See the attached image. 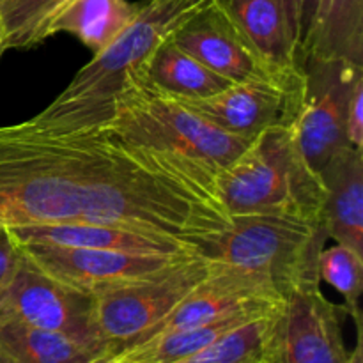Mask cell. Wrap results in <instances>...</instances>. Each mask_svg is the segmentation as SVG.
Segmentation results:
<instances>
[{
  "label": "cell",
  "instance_id": "cell-20",
  "mask_svg": "<svg viewBox=\"0 0 363 363\" xmlns=\"http://www.w3.org/2000/svg\"><path fill=\"white\" fill-rule=\"evenodd\" d=\"M284 303L248 319L184 363H273Z\"/></svg>",
  "mask_w": 363,
  "mask_h": 363
},
{
  "label": "cell",
  "instance_id": "cell-2",
  "mask_svg": "<svg viewBox=\"0 0 363 363\" xmlns=\"http://www.w3.org/2000/svg\"><path fill=\"white\" fill-rule=\"evenodd\" d=\"M105 128L126 144L172 162L213 194L218 174L248 145L156 89L142 67L130 73Z\"/></svg>",
  "mask_w": 363,
  "mask_h": 363
},
{
  "label": "cell",
  "instance_id": "cell-14",
  "mask_svg": "<svg viewBox=\"0 0 363 363\" xmlns=\"http://www.w3.org/2000/svg\"><path fill=\"white\" fill-rule=\"evenodd\" d=\"M20 247L41 245V247L71 248H103V250L145 252V254H186L195 252L183 240L155 230L119 225V223L71 222L55 225H32L9 229Z\"/></svg>",
  "mask_w": 363,
  "mask_h": 363
},
{
  "label": "cell",
  "instance_id": "cell-5",
  "mask_svg": "<svg viewBox=\"0 0 363 363\" xmlns=\"http://www.w3.org/2000/svg\"><path fill=\"white\" fill-rule=\"evenodd\" d=\"M325 225L286 215H236L220 233L199 243V255L218 264L254 272L286 300L301 287L321 286L319 254Z\"/></svg>",
  "mask_w": 363,
  "mask_h": 363
},
{
  "label": "cell",
  "instance_id": "cell-16",
  "mask_svg": "<svg viewBox=\"0 0 363 363\" xmlns=\"http://www.w3.org/2000/svg\"><path fill=\"white\" fill-rule=\"evenodd\" d=\"M140 4L130 0H67L50 20L46 35H74L92 53L112 45L137 18Z\"/></svg>",
  "mask_w": 363,
  "mask_h": 363
},
{
  "label": "cell",
  "instance_id": "cell-8",
  "mask_svg": "<svg viewBox=\"0 0 363 363\" xmlns=\"http://www.w3.org/2000/svg\"><path fill=\"white\" fill-rule=\"evenodd\" d=\"M0 319L62 333L103 357L108 353L96 326L94 296L50 277L25 254L11 282L0 293Z\"/></svg>",
  "mask_w": 363,
  "mask_h": 363
},
{
  "label": "cell",
  "instance_id": "cell-29",
  "mask_svg": "<svg viewBox=\"0 0 363 363\" xmlns=\"http://www.w3.org/2000/svg\"><path fill=\"white\" fill-rule=\"evenodd\" d=\"M6 53V50H4V43H2V28H0V60H2V55Z\"/></svg>",
  "mask_w": 363,
  "mask_h": 363
},
{
  "label": "cell",
  "instance_id": "cell-13",
  "mask_svg": "<svg viewBox=\"0 0 363 363\" xmlns=\"http://www.w3.org/2000/svg\"><path fill=\"white\" fill-rule=\"evenodd\" d=\"M272 73L301 77V38L293 0H218Z\"/></svg>",
  "mask_w": 363,
  "mask_h": 363
},
{
  "label": "cell",
  "instance_id": "cell-3",
  "mask_svg": "<svg viewBox=\"0 0 363 363\" xmlns=\"http://www.w3.org/2000/svg\"><path fill=\"white\" fill-rule=\"evenodd\" d=\"M190 9L174 0H145L126 30L74 74L66 89L32 117L55 133H80L105 128L113 103L130 73L145 64L156 46L169 38Z\"/></svg>",
  "mask_w": 363,
  "mask_h": 363
},
{
  "label": "cell",
  "instance_id": "cell-23",
  "mask_svg": "<svg viewBox=\"0 0 363 363\" xmlns=\"http://www.w3.org/2000/svg\"><path fill=\"white\" fill-rule=\"evenodd\" d=\"M23 259L21 247L16 243L9 229L0 227V293L7 287Z\"/></svg>",
  "mask_w": 363,
  "mask_h": 363
},
{
  "label": "cell",
  "instance_id": "cell-30",
  "mask_svg": "<svg viewBox=\"0 0 363 363\" xmlns=\"http://www.w3.org/2000/svg\"><path fill=\"white\" fill-rule=\"evenodd\" d=\"M174 2H177V4H179V6H181V0H174Z\"/></svg>",
  "mask_w": 363,
  "mask_h": 363
},
{
  "label": "cell",
  "instance_id": "cell-12",
  "mask_svg": "<svg viewBox=\"0 0 363 363\" xmlns=\"http://www.w3.org/2000/svg\"><path fill=\"white\" fill-rule=\"evenodd\" d=\"M347 311L325 296L321 286L301 287L284 300L273 363H347Z\"/></svg>",
  "mask_w": 363,
  "mask_h": 363
},
{
  "label": "cell",
  "instance_id": "cell-25",
  "mask_svg": "<svg viewBox=\"0 0 363 363\" xmlns=\"http://www.w3.org/2000/svg\"><path fill=\"white\" fill-rule=\"evenodd\" d=\"M294 9H296L298 25H300V38H301V50H303V43L307 39L308 30H311L312 20H314L315 7H318V0H293Z\"/></svg>",
  "mask_w": 363,
  "mask_h": 363
},
{
  "label": "cell",
  "instance_id": "cell-15",
  "mask_svg": "<svg viewBox=\"0 0 363 363\" xmlns=\"http://www.w3.org/2000/svg\"><path fill=\"white\" fill-rule=\"evenodd\" d=\"M328 238L363 255V151L344 145L319 172Z\"/></svg>",
  "mask_w": 363,
  "mask_h": 363
},
{
  "label": "cell",
  "instance_id": "cell-21",
  "mask_svg": "<svg viewBox=\"0 0 363 363\" xmlns=\"http://www.w3.org/2000/svg\"><path fill=\"white\" fill-rule=\"evenodd\" d=\"M67 0H0L4 50H28L48 39L53 14Z\"/></svg>",
  "mask_w": 363,
  "mask_h": 363
},
{
  "label": "cell",
  "instance_id": "cell-10",
  "mask_svg": "<svg viewBox=\"0 0 363 363\" xmlns=\"http://www.w3.org/2000/svg\"><path fill=\"white\" fill-rule=\"evenodd\" d=\"M169 39L230 84L250 80L294 84L301 78L286 80L272 73L218 0L191 7Z\"/></svg>",
  "mask_w": 363,
  "mask_h": 363
},
{
  "label": "cell",
  "instance_id": "cell-22",
  "mask_svg": "<svg viewBox=\"0 0 363 363\" xmlns=\"http://www.w3.org/2000/svg\"><path fill=\"white\" fill-rule=\"evenodd\" d=\"M319 280L332 286L344 298L347 315L362 325L360 296L363 291V255L346 245L335 243L319 254Z\"/></svg>",
  "mask_w": 363,
  "mask_h": 363
},
{
  "label": "cell",
  "instance_id": "cell-27",
  "mask_svg": "<svg viewBox=\"0 0 363 363\" xmlns=\"http://www.w3.org/2000/svg\"><path fill=\"white\" fill-rule=\"evenodd\" d=\"M202 2H208V0H181V7H184V9H191V7L199 6V4Z\"/></svg>",
  "mask_w": 363,
  "mask_h": 363
},
{
  "label": "cell",
  "instance_id": "cell-31",
  "mask_svg": "<svg viewBox=\"0 0 363 363\" xmlns=\"http://www.w3.org/2000/svg\"><path fill=\"white\" fill-rule=\"evenodd\" d=\"M94 363H101V360H99V358H98V360H96Z\"/></svg>",
  "mask_w": 363,
  "mask_h": 363
},
{
  "label": "cell",
  "instance_id": "cell-6",
  "mask_svg": "<svg viewBox=\"0 0 363 363\" xmlns=\"http://www.w3.org/2000/svg\"><path fill=\"white\" fill-rule=\"evenodd\" d=\"M209 269L211 261L194 254L162 272L94 296L96 326L108 353L151 332L208 277Z\"/></svg>",
  "mask_w": 363,
  "mask_h": 363
},
{
  "label": "cell",
  "instance_id": "cell-19",
  "mask_svg": "<svg viewBox=\"0 0 363 363\" xmlns=\"http://www.w3.org/2000/svg\"><path fill=\"white\" fill-rule=\"evenodd\" d=\"M0 347L14 363H94L103 354L71 337L0 319Z\"/></svg>",
  "mask_w": 363,
  "mask_h": 363
},
{
  "label": "cell",
  "instance_id": "cell-28",
  "mask_svg": "<svg viewBox=\"0 0 363 363\" xmlns=\"http://www.w3.org/2000/svg\"><path fill=\"white\" fill-rule=\"evenodd\" d=\"M0 363H14L13 358H11L9 354L2 350V347H0Z\"/></svg>",
  "mask_w": 363,
  "mask_h": 363
},
{
  "label": "cell",
  "instance_id": "cell-26",
  "mask_svg": "<svg viewBox=\"0 0 363 363\" xmlns=\"http://www.w3.org/2000/svg\"><path fill=\"white\" fill-rule=\"evenodd\" d=\"M358 339L357 346H354L353 351H350V360L347 363H363V342H362V325H357Z\"/></svg>",
  "mask_w": 363,
  "mask_h": 363
},
{
  "label": "cell",
  "instance_id": "cell-18",
  "mask_svg": "<svg viewBox=\"0 0 363 363\" xmlns=\"http://www.w3.org/2000/svg\"><path fill=\"white\" fill-rule=\"evenodd\" d=\"M142 73L156 89L176 98H206L230 85L169 38L149 55Z\"/></svg>",
  "mask_w": 363,
  "mask_h": 363
},
{
  "label": "cell",
  "instance_id": "cell-17",
  "mask_svg": "<svg viewBox=\"0 0 363 363\" xmlns=\"http://www.w3.org/2000/svg\"><path fill=\"white\" fill-rule=\"evenodd\" d=\"M305 55L363 66V0H318L301 59Z\"/></svg>",
  "mask_w": 363,
  "mask_h": 363
},
{
  "label": "cell",
  "instance_id": "cell-4",
  "mask_svg": "<svg viewBox=\"0 0 363 363\" xmlns=\"http://www.w3.org/2000/svg\"><path fill=\"white\" fill-rule=\"evenodd\" d=\"M215 194L229 216L286 215L323 223L321 176L301 156L289 124L248 142L218 174Z\"/></svg>",
  "mask_w": 363,
  "mask_h": 363
},
{
  "label": "cell",
  "instance_id": "cell-7",
  "mask_svg": "<svg viewBox=\"0 0 363 363\" xmlns=\"http://www.w3.org/2000/svg\"><path fill=\"white\" fill-rule=\"evenodd\" d=\"M362 80L363 66L346 59H301L300 98L289 126L301 156L318 174L347 145V106Z\"/></svg>",
  "mask_w": 363,
  "mask_h": 363
},
{
  "label": "cell",
  "instance_id": "cell-1",
  "mask_svg": "<svg viewBox=\"0 0 363 363\" xmlns=\"http://www.w3.org/2000/svg\"><path fill=\"white\" fill-rule=\"evenodd\" d=\"M71 222L155 230L197 250L229 215L190 174L108 128L55 133L32 119L0 126V227Z\"/></svg>",
  "mask_w": 363,
  "mask_h": 363
},
{
  "label": "cell",
  "instance_id": "cell-24",
  "mask_svg": "<svg viewBox=\"0 0 363 363\" xmlns=\"http://www.w3.org/2000/svg\"><path fill=\"white\" fill-rule=\"evenodd\" d=\"M346 142L350 147L363 151V80L354 87L347 106Z\"/></svg>",
  "mask_w": 363,
  "mask_h": 363
},
{
  "label": "cell",
  "instance_id": "cell-9",
  "mask_svg": "<svg viewBox=\"0 0 363 363\" xmlns=\"http://www.w3.org/2000/svg\"><path fill=\"white\" fill-rule=\"evenodd\" d=\"M25 257L38 268L89 296L124 286L176 264L186 254H145V252L103 250V248L21 247Z\"/></svg>",
  "mask_w": 363,
  "mask_h": 363
},
{
  "label": "cell",
  "instance_id": "cell-11",
  "mask_svg": "<svg viewBox=\"0 0 363 363\" xmlns=\"http://www.w3.org/2000/svg\"><path fill=\"white\" fill-rule=\"evenodd\" d=\"M300 89L301 78L294 84L250 80L230 84L206 98H172L204 117L213 126L250 142L269 128L291 124Z\"/></svg>",
  "mask_w": 363,
  "mask_h": 363
}]
</instances>
